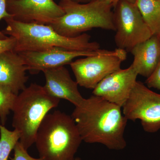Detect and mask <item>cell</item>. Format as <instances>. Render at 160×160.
I'll list each match as a JSON object with an SVG mask.
<instances>
[{"instance_id":"cell-1","label":"cell","mask_w":160,"mask_h":160,"mask_svg":"<svg viewBox=\"0 0 160 160\" xmlns=\"http://www.w3.org/2000/svg\"><path fill=\"white\" fill-rule=\"evenodd\" d=\"M71 116L84 142L100 143L111 150L126 148L128 120L120 106L92 95L75 107Z\"/></svg>"},{"instance_id":"cell-2","label":"cell","mask_w":160,"mask_h":160,"mask_svg":"<svg viewBox=\"0 0 160 160\" xmlns=\"http://www.w3.org/2000/svg\"><path fill=\"white\" fill-rule=\"evenodd\" d=\"M5 20L7 26L2 32L15 39L14 51L18 53L46 51L53 48L89 51L100 49L99 44L90 42L91 37L87 33L67 37L59 34L49 25L23 23L13 18Z\"/></svg>"},{"instance_id":"cell-3","label":"cell","mask_w":160,"mask_h":160,"mask_svg":"<svg viewBox=\"0 0 160 160\" xmlns=\"http://www.w3.org/2000/svg\"><path fill=\"white\" fill-rule=\"evenodd\" d=\"M82 141L72 116L56 110L43 120L34 143L40 157L45 160H71Z\"/></svg>"},{"instance_id":"cell-4","label":"cell","mask_w":160,"mask_h":160,"mask_svg":"<svg viewBox=\"0 0 160 160\" xmlns=\"http://www.w3.org/2000/svg\"><path fill=\"white\" fill-rule=\"evenodd\" d=\"M60 99L49 95L43 86L32 83L19 93L11 111L12 126L20 133L19 142L27 150L35 143L40 124Z\"/></svg>"},{"instance_id":"cell-5","label":"cell","mask_w":160,"mask_h":160,"mask_svg":"<svg viewBox=\"0 0 160 160\" xmlns=\"http://www.w3.org/2000/svg\"><path fill=\"white\" fill-rule=\"evenodd\" d=\"M59 5L65 14L49 25L61 35L74 37L94 28L116 30L112 5L108 0H92L86 4L60 0Z\"/></svg>"},{"instance_id":"cell-6","label":"cell","mask_w":160,"mask_h":160,"mask_svg":"<svg viewBox=\"0 0 160 160\" xmlns=\"http://www.w3.org/2000/svg\"><path fill=\"white\" fill-rule=\"evenodd\" d=\"M118 48L113 51L103 49L101 53L79 59L69 64L78 85L93 89L105 78L121 69L127 52Z\"/></svg>"},{"instance_id":"cell-7","label":"cell","mask_w":160,"mask_h":160,"mask_svg":"<svg viewBox=\"0 0 160 160\" xmlns=\"http://www.w3.org/2000/svg\"><path fill=\"white\" fill-rule=\"evenodd\" d=\"M122 108L126 118L134 122L140 120L146 132L155 133L160 130V94L142 82L137 81Z\"/></svg>"},{"instance_id":"cell-8","label":"cell","mask_w":160,"mask_h":160,"mask_svg":"<svg viewBox=\"0 0 160 160\" xmlns=\"http://www.w3.org/2000/svg\"><path fill=\"white\" fill-rule=\"evenodd\" d=\"M113 15L116 32L114 40L118 48L131 51L138 44L152 36L135 3L126 0L118 3Z\"/></svg>"},{"instance_id":"cell-9","label":"cell","mask_w":160,"mask_h":160,"mask_svg":"<svg viewBox=\"0 0 160 160\" xmlns=\"http://www.w3.org/2000/svg\"><path fill=\"white\" fill-rule=\"evenodd\" d=\"M7 9L16 21L42 25H50L65 14L53 0H7Z\"/></svg>"},{"instance_id":"cell-10","label":"cell","mask_w":160,"mask_h":160,"mask_svg":"<svg viewBox=\"0 0 160 160\" xmlns=\"http://www.w3.org/2000/svg\"><path fill=\"white\" fill-rule=\"evenodd\" d=\"M138 75L132 65L127 69H121L102 80L93 89L92 95L122 108L137 82Z\"/></svg>"},{"instance_id":"cell-11","label":"cell","mask_w":160,"mask_h":160,"mask_svg":"<svg viewBox=\"0 0 160 160\" xmlns=\"http://www.w3.org/2000/svg\"><path fill=\"white\" fill-rule=\"evenodd\" d=\"M97 51H76L53 48L39 52H24L19 53L25 62L27 69L32 74L69 64L76 58L87 57L101 53Z\"/></svg>"},{"instance_id":"cell-12","label":"cell","mask_w":160,"mask_h":160,"mask_svg":"<svg viewBox=\"0 0 160 160\" xmlns=\"http://www.w3.org/2000/svg\"><path fill=\"white\" fill-rule=\"evenodd\" d=\"M46 83L43 86L50 95L57 98L69 101L75 107L80 106L85 98L78 89V84L73 81L69 71L64 66L47 69L43 72Z\"/></svg>"},{"instance_id":"cell-13","label":"cell","mask_w":160,"mask_h":160,"mask_svg":"<svg viewBox=\"0 0 160 160\" xmlns=\"http://www.w3.org/2000/svg\"><path fill=\"white\" fill-rule=\"evenodd\" d=\"M25 62L21 55L14 50L0 54V86L18 95L26 88L29 77Z\"/></svg>"},{"instance_id":"cell-14","label":"cell","mask_w":160,"mask_h":160,"mask_svg":"<svg viewBox=\"0 0 160 160\" xmlns=\"http://www.w3.org/2000/svg\"><path fill=\"white\" fill-rule=\"evenodd\" d=\"M130 52L134 58L132 66L138 75L147 78L160 62V40L157 35H154Z\"/></svg>"},{"instance_id":"cell-15","label":"cell","mask_w":160,"mask_h":160,"mask_svg":"<svg viewBox=\"0 0 160 160\" xmlns=\"http://www.w3.org/2000/svg\"><path fill=\"white\" fill-rule=\"evenodd\" d=\"M135 4L152 35L160 31V0H136Z\"/></svg>"},{"instance_id":"cell-16","label":"cell","mask_w":160,"mask_h":160,"mask_svg":"<svg viewBox=\"0 0 160 160\" xmlns=\"http://www.w3.org/2000/svg\"><path fill=\"white\" fill-rule=\"evenodd\" d=\"M20 139V133L14 129L10 131L0 124V160H8L12 150Z\"/></svg>"},{"instance_id":"cell-17","label":"cell","mask_w":160,"mask_h":160,"mask_svg":"<svg viewBox=\"0 0 160 160\" xmlns=\"http://www.w3.org/2000/svg\"><path fill=\"white\" fill-rule=\"evenodd\" d=\"M17 96L0 86V121L3 126L6 124L8 116L12 109Z\"/></svg>"},{"instance_id":"cell-18","label":"cell","mask_w":160,"mask_h":160,"mask_svg":"<svg viewBox=\"0 0 160 160\" xmlns=\"http://www.w3.org/2000/svg\"><path fill=\"white\" fill-rule=\"evenodd\" d=\"M13 150L14 155L11 160H45L43 158H35L29 155L27 149L23 147L19 142L17 143Z\"/></svg>"},{"instance_id":"cell-19","label":"cell","mask_w":160,"mask_h":160,"mask_svg":"<svg viewBox=\"0 0 160 160\" xmlns=\"http://www.w3.org/2000/svg\"><path fill=\"white\" fill-rule=\"evenodd\" d=\"M147 87L160 90V62L152 74L146 81Z\"/></svg>"},{"instance_id":"cell-20","label":"cell","mask_w":160,"mask_h":160,"mask_svg":"<svg viewBox=\"0 0 160 160\" xmlns=\"http://www.w3.org/2000/svg\"><path fill=\"white\" fill-rule=\"evenodd\" d=\"M16 42L15 39L11 36L0 39V54L5 52L14 50Z\"/></svg>"},{"instance_id":"cell-21","label":"cell","mask_w":160,"mask_h":160,"mask_svg":"<svg viewBox=\"0 0 160 160\" xmlns=\"http://www.w3.org/2000/svg\"><path fill=\"white\" fill-rule=\"evenodd\" d=\"M7 0H0V21L4 19L13 18V16L8 12L7 9ZM7 37L2 32L0 31V39L6 38Z\"/></svg>"},{"instance_id":"cell-22","label":"cell","mask_w":160,"mask_h":160,"mask_svg":"<svg viewBox=\"0 0 160 160\" xmlns=\"http://www.w3.org/2000/svg\"><path fill=\"white\" fill-rule=\"evenodd\" d=\"M108 1L110 2L112 6H116L118 3L121 0H108ZM126 1H128L130 2L135 3L136 0H126Z\"/></svg>"},{"instance_id":"cell-23","label":"cell","mask_w":160,"mask_h":160,"mask_svg":"<svg viewBox=\"0 0 160 160\" xmlns=\"http://www.w3.org/2000/svg\"><path fill=\"white\" fill-rule=\"evenodd\" d=\"M70 1H73V2H82V1H86L87 0H70Z\"/></svg>"},{"instance_id":"cell-24","label":"cell","mask_w":160,"mask_h":160,"mask_svg":"<svg viewBox=\"0 0 160 160\" xmlns=\"http://www.w3.org/2000/svg\"><path fill=\"white\" fill-rule=\"evenodd\" d=\"M71 160H81V159L80 158H73V159H72Z\"/></svg>"},{"instance_id":"cell-25","label":"cell","mask_w":160,"mask_h":160,"mask_svg":"<svg viewBox=\"0 0 160 160\" xmlns=\"http://www.w3.org/2000/svg\"><path fill=\"white\" fill-rule=\"evenodd\" d=\"M158 36V37L159 38V39L160 40V32H159L158 34L157 35Z\"/></svg>"},{"instance_id":"cell-26","label":"cell","mask_w":160,"mask_h":160,"mask_svg":"<svg viewBox=\"0 0 160 160\" xmlns=\"http://www.w3.org/2000/svg\"><path fill=\"white\" fill-rule=\"evenodd\" d=\"M159 160H160V157H159Z\"/></svg>"}]
</instances>
